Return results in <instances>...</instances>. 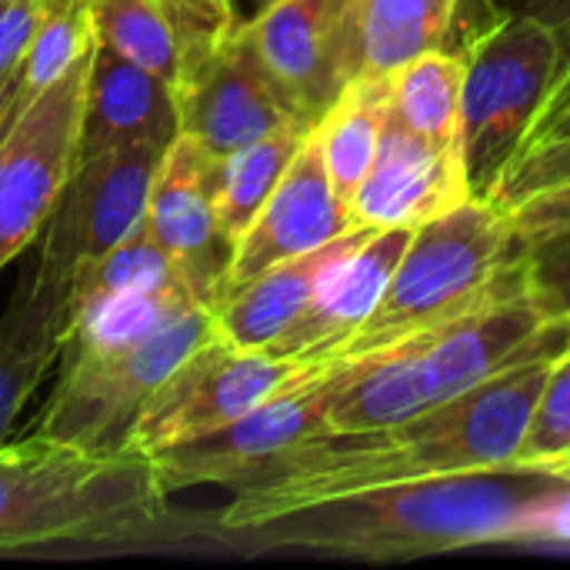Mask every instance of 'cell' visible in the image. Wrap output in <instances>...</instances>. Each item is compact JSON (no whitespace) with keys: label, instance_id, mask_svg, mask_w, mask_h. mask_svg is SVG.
Here are the masks:
<instances>
[{"label":"cell","instance_id":"41","mask_svg":"<svg viewBox=\"0 0 570 570\" xmlns=\"http://www.w3.org/2000/svg\"><path fill=\"white\" fill-rule=\"evenodd\" d=\"M564 471H568V474H570V454H568V461H564Z\"/></svg>","mask_w":570,"mask_h":570},{"label":"cell","instance_id":"20","mask_svg":"<svg viewBox=\"0 0 570 570\" xmlns=\"http://www.w3.org/2000/svg\"><path fill=\"white\" fill-rule=\"evenodd\" d=\"M70 281L33 271L0 314V448L17 414L60 357Z\"/></svg>","mask_w":570,"mask_h":570},{"label":"cell","instance_id":"31","mask_svg":"<svg viewBox=\"0 0 570 570\" xmlns=\"http://www.w3.org/2000/svg\"><path fill=\"white\" fill-rule=\"evenodd\" d=\"M528 301L544 317H570V234L551 237L524 254Z\"/></svg>","mask_w":570,"mask_h":570},{"label":"cell","instance_id":"2","mask_svg":"<svg viewBox=\"0 0 570 570\" xmlns=\"http://www.w3.org/2000/svg\"><path fill=\"white\" fill-rule=\"evenodd\" d=\"M568 471L491 468L384 484L261 521L227 541L351 561H411L504 541H548Z\"/></svg>","mask_w":570,"mask_h":570},{"label":"cell","instance_id":"19","mask_svg":"<svg viewBox=\"0 0 570 570\" xmlns=\"http://www.w3.org/2000/svg\"><path fill=\"white\" fill-rule=\"evenodd\" d=\"M374 227H351L347 234L287 257L274 267H267L264 274H257L254 281L240 284L237 291H230L227 297H220L210 314H214V327L217 334L244 351H261L271 341H277L284 334V327L307 307V301L314 297L321 277L327 274V267L344 257L351 247H357Z\"/></svg>","mask_w":570,"mask_h":570},{"label":"cell","instance_id":"12","mask_svg":"<svg viewBox=\"0 0 570 570\" xmlns=\"http://www.w3.org/2000/svg\"><path fill=\"white\" fill-rule=\"evenodd\" d=\"M174 90L180 134L194 137L214 157H230L281 124L304 117L264 67L247 23H237L194 57Z\"/></svg>","mask_w":570,"mask_h":570},{"label":"cell","instance_id":"23","mask_svg":"<svg viewBox=\"0 0 570 570\" xmlns=\"http://www.w3.org/2000/svg\"><path fill=\"white\" fill-rule=\"evenodd\" d=\"M387 124V77H357L314 127L334 194L351 204Z\"/></svg>","mask_w":570,"mask_h":570},{"label":"cell","instance_id":"5","mask_svg":"<svg viewBox=\"0 0 570 570\" xmlns=\"http://www.w3.org/2000/svg\"><path fill=\"white\" fill-rule=\"evenodd\" d=\"M524 271L528 261L508 210L488 197H468L414 227L381 304L337 357L381 351L414 331L454 321L498 294L528 291Z\"/></svg>","mask_w":570,"mask_h":570},{"label":"cell","instance_id":"22","mask_svg":"<svg viewBox=\"0 0 570 570\" xmlns=\"http://www.w3.org/2000/svg\"><path fill=\"white\" fill-rule=\"evenodd\" d=\"M197 304L190 291H124L70 301L60 357L130 347Z\"/></svg>","mask_w":570,"mask_h":570},{"label":"cell","instance_id":"33","mask_svg":"<svg viewBox=\"0 0 570 570\" xmlns=\"http://www.w3.org/2000/svg\"><path fill=\"white\" fill-rule=\"evenodd\" d=\"M511 227H514V240L521 247V254H528L531 247L570 234V184L554 187V190H541L521 204H514L508 210Z\"/></svg>","mask_w":570,"mask_h":570},{"label":"cell","instance_id":"21","mask_svg":"<svg viewBox=\"0 0 570 570\" xmlns=\"http://www.w3.org/2000/svg\"><path fill=\"white\" fill-rule=\"evenodd\" d=\"M461 0H357L361 77H391L428 50L458 43Z\"/></svg>","mask_w":570,"mask_h":570},{"label":"cell","instance_id":"4","mask_svg":"<svg viewBox=\"0 0 570 570\" xmlns=\"http://www.w3.org/2000/svg\"><path fill=\"white\" fill-rule=\"evenodd\" d=\"M167 491L134 448L87 451L47 434L0 448V551L134 544L160 534Z\"/></svg>","mask_w":570,"mask_h":570},{"label":"cell","instance_id":"30","mask_svg":"<svg viewBox=\"0 0 570 570\" xmlns=\"http://www.w3.org/2000/svg\"><path fill=\"white\" fill-rule=\"evenodd\" d=\"M570 184V137L561 140H548L538 144L524 154H518L508 170L501 174L491 200L504 210H511L514 204L541 194V190H554Z\"/></svg>","mask_w":570,"mask_h":570},{"label":"cell","instance_id":"37","mask_svg":"<svg viewBox=\"0 0 570 570\" xmlns=\"http://www.w3.org/2000/svg\"><path fill=\"white\" fill-rule=\"evenodd\" d=\"M561 137H570V110H568V114H561L558 120H551L548 127H541V130H538V134H534V137H531V140H528V144L521 147V154H524V150H531V147H538V144H548V140H561Z\"/></svg>","mask_w":570,"mask_h":570},{"label":"cell","instance_id":"32","mask_svg":"<svg viewBox=\"0 0 570 570\" xmlns=\"http://www.w3.org/2000/svg\"><path fill=\"white\" fill-rule=\"evenodd\" d=\"M160 7L177 27L180 47H184V67L240 23L234 17L230 0H160Z\"/></svg>","mask_w":570,"mask_h":570},{"label":"cell","instance_id":"28","mask_svg":"<svg viewBox=\"0 0 570 570\" xmlns=\"http://www.w3.org/2000/svg\"><path fill=\"white\" fill-rule=\"evenodd\" d=\"M90 47H94V30H90L87 0H43L40 27L23 57L20 90L27 104L53 80H60Z\"/></svg>","mask_w":570,"mask_h":570},{"label":"cell","instance_id":"3","mask_svg":"<svg viewBox=\"0 0 570 570\" xmlns=\"http://www.w3.org/2000/svg\"><path fill=\"white\" fill-rule=\"evenodd\" d=\"M544 347H570V317H544L528 301V291L498 294L454 321L414 331L381 351L344 357V377L327 407V431L394 428Z\"/></svg>","mask_w":570,"mask_h":570},{"label":"cell","instance_id":"26","mask_svg":"<svg viewBox=\"0 0 570 570\" xmlns=\"http://www.w3.org/2000/svg\"><path fill=\"white\" fill-rule=\"evenodd\" d=\"M94 40L177 87L184 47L160 0H87Z\"/></svg>","mask_w":570,"mask_h":570},{"label":"cell","instance_id":"13","mask_svg":"<svg viewBox=\"0 0 570 570\" xmlns=\"http://www.w3.org/2000/svg\"><path fill=\"white\" fill-rule=\"evenodd\" d=\"M247 33L271 77L314 124L361 77L357 0H277L247 20Z\"/></svg>","mask_w":570,"mask_h":570},{"label":"cell","instance_id":"14","mask_svg":"<svg viewBox=\"0 0 570 570\" xmlns=\"http://www.w3.org/2000/svg\"><path fill=\"white\" fill-rule=\"evenodd\" d=\"M220 160L224 157H214L194 137L177 134L154 174L144 220L204 307L214 304L234 254L217 220Z\"/></svg>","mask_w":570,"mask_h":570},{"label":"cell","instance_id":"6","mask_svg":"<svg viewBox=\"0 0 570 570\" xmlns=\"http://www.w3.org/2000/svg\"><path fill=\"white\" fill-rule=\"evenodd\" d=\"M464 57L458 150L474 197L494 194L541 114L561 60L558 27L531 13H504L481 30Z\"/></svg>","mask_w":570,"mask_h":570},{"label":"cell","instance_id":"25","mask_svg":"<svg viewBox=\"0 0 570 570\" xmlns=\"http://www.w3.org/2000/svg\"><path fill=\"white\" fill-rule=\"evenodd\" d=\"M464 57L428 50L387 77V110L407 130L431 140H458Z\"/></svg>","mask_w":570,"mask_h":570},{"label":"cell","instance_id":"9","mask_svg":"<svg viewBox=\"0 0 570 570\" xmlns=\"http://www.w3.org/2000/svg\"><path fill=\"white\" fill-rule=\"evenodd\" d=\"M341 377L344 357H331L234 424L150 454L160 488L167 494L197 484L234 488L254 478L287 451L327 431V407L341 387Z\"/></svg>","mask_w":570,"mask_h":570},{"label":"cell","instance_id":"24","mask_svg":"<svg viewBox=\"0 0 570 570\" xmlns=\"http://www.w3.org/2000/svg\"><path fill=\"white\" fill-rule=\"evenodd\" d=\"M314 127H317L314 120L294 117L220 160L217 220L230 244H237V237L254 224L257 210L277 190L281 177L287 174V167L294 164L297 150L314 134Z\"/></svg>","mask_w":570,"mask_h":570},{"label":"cell","instance_id":"38","mask_svg":"<svg viewBox=\"0 0 570 570\" xmlns=\"http://www.w3.org/2000/svg\"><path fill=\"white\" fill-rule=\"evenodd\" d=\"M548 541H558V544H570V488L564 494V501L558 504L554 518H551V538Z\"/></svg>","mask_w":570,"mask_h":570},{"label":"cell","instance_id":"16","mask_svg":"<svg viewBox=\"0 0 570 570\" xmlns=\"http://www.w3.org/2000/svg\"><path fill=\"white\" fill-rule=\"evenodd\" d=\"M471 194L458 140H431L387 110L377 157L351 197L347 210L357 227H421L431 217L464 204Z\"/></svg>","mask_w":570,"mask_h":570},{"label":"cell","instance_id":"10","mask_svg":"<svg viewBox=\"0 0 570 570\" xmlns=\"http://www.w3.org/2000/svg\"><path fill=\"white\" fill-rule=\"evenodd\" d=\"M90 50L20 110L7 137L0 164V271L47 224L77 167V130Z\"/></svg>","mask_w":570,"mask_h":570},{"label":"cell","instance_id":"1","mask_svg":"<svg viewBox=\"0 0 570 570\" xmlns=\"http://www.w3.org/2000/svg\"><path fill=\"white\" fill-rule=\"evenodd\" d=\"M564 351L544 347L461 397L394 428L361 434L324 431L304 441L254 478L234 484V501L207 534L230 538L287 511L384 484L518 464L534 404Z\"/></svg>","mask_w":570,"mask_h":570},{"label":"cell","instance_id":"17","mask_svg":"<svg viewBox=\"0 0 570 570\" xmlns=\"http://www.w3.org/2000/svg\"><path fill=\"white\" fill-rule=\"evenodd\" d=\"M411 234V227L371 230L357 247H351L327 267L307 307L264 351L301 361L337 357L341 347L361 331V324L381 304Z\"/></svg>","mask_w":570,"mask_h":570},{"label":"cell","instance_id":"18","mask_svg":"<svg viewBox=\"0 0 570 570\" xmlns=\"http://www.w3.org/2000/svg\"><path fill=\"white\" fill-rule=\"evenodd\" d=\"M177 134V90L164 77L130 63L127 57L94 40L80 104L77 160L137 144L170 147Z\"/></svg>","mask_w":570,"mask_h":570},{"label":"cell","instance_id":"15","mask_svg":"<svg viewBox=\"0 0 570 570\" xmlns=\"http://www.w3.org/2000/svg\"><path fill=\"white\" fill-rule=\"evenodd\" d=\"M351 227L357 224L351 220L347 204L334 194L317 134H311L297 150L294 164L287 167V174L281 177L277 190L257 210L254 224L237 237L214 304L230 291H237L240 284L254 281L257 274H264L267 267L307 254L347 234Z\"/></svg>","mask_w":570,"mask_h":570},{"label":"cell","instance_id":"39","mask_svg":"<svg viewBox=\"0 0 570 570\" xmlns=\"http://www.w3.org/2000/svg\"><path fill=\"white\" fill-rule=\"evenodd\" d=\"M20 73H23V63L13 67L7 77H0V110H3V104H7V97H10V90H13V83L20 80Z\"/></svg>","mask_w":570,"mask_h":570},{"label":"cell","instance_id":"34","mask_svg":"<svg viewBox=\"0 0 570 570\" xmlns=\"http://www.w3.org/2000/svg\"><path fill=\"white\" fill-rule=\"evenodd\" d=\"M43 17V0H0V77L23 63Z\"/></svg>","mask_w":570,"mask_h":570},{"label":"cell","instance_id":"7","mask_svg":"<svg viewBox=\"0 0 570 570\" xmlns=\"http://www.w3.org/2000/svg\"><path fill=\"white\" fill-rule=\"evenodd\" d=\"M214 334L210 307L197 304L130 347L63 354L57 387L30 434H47L87 451L127 448V438L157 387Z\"/></svg>","mask_w":570,"mask_h":570},{"label":"cell","instance_id":"36","mask_svg":"<svg viewBox=\"0 0 570 570\" xmlns=\"http://www.w3.org/2000/svg\"><path fill=\"white\" fill-rule=\"evenodd\" d=\"M498 13H531L554 27L570 20V0H491Z\"/></svg>","mask_w":570,"mask_h":570},{"label":"cell","instance_id":"27","mask_svg":"<svg viewBox=\"0 0 570 570\" xmlns=\"http://www.w3.org/2000/svg\"><path fill=\"white\" fill-rule=\"evenodd\" d=\"M124 291H190L170 254L147 230V224L124 237L104 257L87 261L70 274V301Z\"/></svg>","mask_w":570,"mask_h":570},{"label":"cell","instance_id":"8","mask_svg":"<svg viewBox=\"0 0 570 570\" xmlns=\"http://www.w3.org/2000/svg\"><path fill=\"white\" fill-rule=\"evenodd\" d=\"M321 364L324 361L277 357L264 347L244 351L214 334L157 387V394L140 411L127 448L150 458L174 444L220 431Z\"/></svg>","mask_w":570,"mask_h":570},{"label":"cell","instance_id":"11","mask_svg":"<svg viewBox=\"0 0 570 570\" xmlns=\"http://www.w3.org/2000/svg\"><path fill=\"white\" fill-rule=\"evenodd\" d=\"M160 144H137L77 160L50 217L37 271L70 281V274L114 250L147 220L154 174L164 160Z\"/></svg>","mask_w":570,"mask_h":570},{"label":"cell","instance_id":"29","mask_svg":"<svg viewBox=\"0 0 570 570\" xmlns=\"http://www.w3.org/2000/svg\"><path fill=\"white\" fill-rule=\"evenodd\" d=\"M570 454V347L554 361L534 404L518 464L564 471Z\"/></svg>","mask_w":570,"mask_h":570},{"label":"cell","instance_id":"35","mask_svg":"<svg viewBox=\"0 0 570 570\" xmlns=\"http://www.w3.org/2000/svg\"><path fill=\"white\" fill-rule=\"evenodd\" d=\"M558 40H561V60H558V70H554V77H551V83H548V94H544V104H541V114H538V120L531 124V130L524 134V140H521V147L541 130V127H548L551 120H558L561 114H568L570 110V20H564L561 27H558ZM521 154V150H518Z\"/></svg>","mask_w":570,"mask_h":570},{"label":"cell","instance_id":"40","mask_svg":"<svg viewBox=\"0 0 570 570\" xmlns=\"http://www.w3.org/2000/svg\"><path fill=\"white\" fill-rule=\"evenodd\" d=\"M250 3H254V10L261 13V10H267L271 3H277V0H250Z\"/></svg>","mask_w":570,"mask_h":570}]
</instances>
